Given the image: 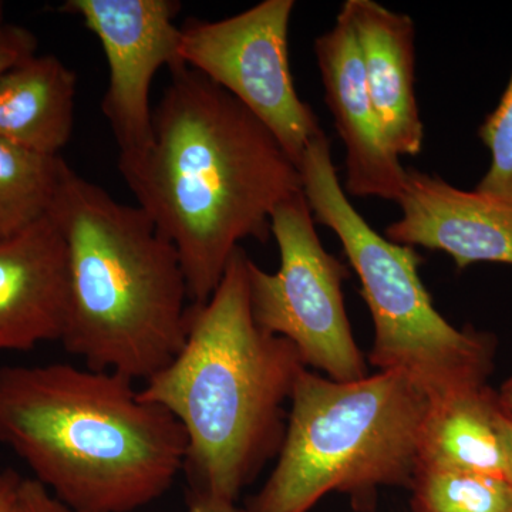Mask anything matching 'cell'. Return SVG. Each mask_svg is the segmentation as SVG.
I'll return each mask as SVG.
<instances>
[{
  "label": "cell",
  "mask_w": 512,
  "mask_h": 512,
  "mask_svg": "<svg viewBox=\"0 0 512 512\" xmlns=\"http://www.w3.org/2000/svg\"><path fill=\"white\" fill-rule=\"evenodd\" d=\"M69 164L0 140V242L52 212Z\"/></svg>",
  "instance_id": "16"
},
{
  "label": "cell",
  "mask_w": 512,
  "mask_h": 512,
  "mask_svg": "<svg viewBox=\"0 0 512 512\" xmlns=\"http://www.w3.org/2000/svg\"><path fill=\"white\" fill-rule=\"evenodd\" d=\"M298 168L313 220L335 232L362 284L375 326L370 365L409 377L431 402L485 386L491 339L448 323L421 281L420 255L380 235L353 207L325 131L309 141Z\"/></svg>",
  "instance_id": "6"
},
{
  "label": "cell",
  "mask_w": 512,
  "mask_h": 512,
  "mask_svg": "<svg viewBox=\"0 0 512 512\" xmlns=\"http://www.w3.org/2000/svg\"><path fill=\"white\" fill-rule=\"evenodd\" d=\"M315 224L303 191L276 207L271 234L281 265L269 274L249 259L252 315L265 332L289 340L306 366L336 382H356L367 366L343 299L349 271L323 247Z\"/></svg>",
  "instance_id": "7"
},
{
  "label": "cell",
  "mask_w": 512,
  "mask_h": 512,
  "mask_svg": "<svg viewBox=\"0 0 512 512\" xmlns=\"http://www.w3.org/2000/svg\"><path fill=\"white\" fill-rule=\"evenodd\" d=\"M50 214L69 261L64 349L89 369L147 382L187 338L191 301L177 249L140 207L70 165Z\"/></svg>",
  "instance_id": "4"
},
{
  "label": "cell",
  "mask_w": 512,
  "mask_h": 512,
  "mask_svg": "<svg viewBox=\"0 0 512 512\" xmlns=\"http://www.w3.org/2000/svg\"><path fill=\"white\" fill-rule=\"evenodd\" d=\"M77 74L55 55L32 56L0 76V140L60 156L74 124Z\"/></svg>",
  "instance_id": "15"
},
{
  "label": "cell",
  "mask_w": 512,
  "mask_h": 512,
  "mask_svg": "<svg viewBox=\"0 0 512 512\" xmlns=\"http://www.w3.org/2000/svg\"><path fill=\"white\" fill-rule=\"evenodd\" d=\"M249 259L235 249L211 298L191 305L183 349L138 392L183 426L188 494L229 501L278 454L284 406L306 369L289 340L255 322Z\"/></svg>",
  "instance_id": "3"
},
{
  "label": "cell",
  "mask_w": 512,
  "mask_h": 512,
  "mask_svg": "<svg viewBox=\"0 0 512 512\" xmlns=\"http://www.w3.org/2000/svg\"><path fill=\"white\" fill-rule=\"evenodd\" d=\"M503 430L505 443H507L508 456H510L511 464V484H512V416L505 412L503 419Z\"/></svg>",
  "instance_id": "24"
},
{
  "label": "cell",
  "mask_w": 512,
  "mask_h": 512,
  "mask_svg": "<svg viewBox=\"0 0 512 512\" xmlns=\"http://www.w3.org/2000/svg\"><path fill=\"white\" fill-rule=\"evenodd\" d=\"M134 380L67 363L0 367V443L80 512H134L184 471L180 421Z\"/></svg>",
  "instance_id": "2"
},
{
  "label": "cell",
  "mask_w": 512,
  "mask_h": 512,
  "mask_svg": "<svg viewBox=\"0 0 512 512\" xmlns=\"http://www.w3.org/2000/svg\"><path fill=\"white\" fill-rule=\"evenodd\" d=\"M119 170L177 249L191 305L211 298L239 242L268 241L276 207L302 191L298 165L271 130L184 63L153 110L150 146Z\"/></svg>",
  "instance_id": "1"
},
{
  "label": "cell",
  "mask_w": 512,
  "mask_h": 512,
  "mask_svg": "<svg viewBox=\"0 0 512 512\" xmlns=\"http://www.w3.org/2000/svg\"><path fill=\"white\" fill-rule=\"evenodd\" d=\"M397 204L402 218L386 229L394 244L446 252L458 269L476 262L512 265L510 205L416 170L407 171Z\"/></svg>",
  "instance_id": "11"
},
{
  "label": "cell",
  "mask_w": 512,
  "mask_h": 512,
  "mask_svg": "<svg viewBox=\"0 0 512 512\" xmlns=\"http://www.w3.org/2000/svg\"><path fill=\"white\" fill-rule=\"evenodd\" d=\"M19 512H80L64 505L35 478H23L19 490Z\"/></svg>",
  "instance_id": "20"
},
{
  "label": "cell",
  "mask_w": 512,
  "mask_h": 512,
  "mask_svg": "<svg viewBox=\"0 0 512 512\" xmlns=\"http://www.w3.org/2000/svg\"><path fill=\"white\" fill-rule=\"evenodd\" d=\"M187 512H245V508H239L237 501L207 494H188Z\"/></svg>",
  "instance_id": "22"
},
{
  "label": "cell",
  "mask_w": 512,
  "mask_h": 512,
  "mask_svg": "<svg viewBox=\"0 0 512 512\" xmlns=\"http://www.w3.org/2000/svg\"><path fill=\"white\" fill-rule=\"evenodd\" d=\"M505 410L485 386L430 403L419 441V467L463 471L511 483Z\"/></svg>",
  "instance_id": "14"
},
{
  "label": "cell",
  "mask_w": 512,
  "mask_h": 512,
  "mask_svg": "<svg viewBox=\"0 0 512 512\" xmlns=\"http://www.w3.org/2000/svg\"><path fill=\"white\" fill-rule=\"evenodd\" d=\"M362 56L367 89L397 156H417L423 150L424 126L416 92V28L412 18L373 0L343 3Z\"/></svg>",
  "instance_id": "13"
},
{
  "label": "cell",
  "mask_w": 512,
  "mask_h": 512,
  "mask_svg": "<svg viewBox=\"0 0 512 512\" xmlns=\"http://www.w3.org/2000/svg\"><path fill=\"white\" fill-rule=\"evenodd\" d=\"M23 477L13 468L0 471V512H19V490Z\"/></svg>",
  "instance_id": "21"
},
{
  "label": "cell",
  "mask_w": 512,
  "mask_h": 512,
  "mask_svg": "<svg viewBox=\"0 0 512 512\" xmlns=\"http://www.w3.org/2000/svg\"><path fill=\"white\" fill-rule=\"evenodd\" d=\"M274 471L245 512H309L326 494L412 487L430 397L409 377L336 382L303 370Z\"/></svg>",
  "instance_id": "5"
},
{
  "label": "cell",
  "mask_w": 512,
  "mask_h": 512,
  "mask_svg": "<svg viewBox=\"0 0 512 512\" xmlns=\"http://www.w3.org/2000/svg\"><path fill=\"white\" fill-rule=\"evenodd\" d=\"M36 36L22 26H3L0 30V76L13 66L35 56Z\"/></svg>",
  "instance_id": "19"
},
{
  "label": "cell",
  "mask_w": 512,
  "mask_h": 512,
  "mask_svg": "<svg viewBox=\"0 0 512 512\" xmlns=\"http://www.w3.org/2000/svg\"><path fill=\"white\" fill-rule=\"evenodd\" d=\"M325 101L346 148L345 192L399 202L407 171L390 148L367 89L355 32L343 10L315 40Z\"/></svg>",
  "instance_id": "10"
},
{
  "label": "cell",
  "mask_w": 512,
  "mask_h": 512,
  "mask_svg": "<svg viewBox=\"0 0 512 512\" xmlns=\"http://www.w3.org/2000/svg\"><path fill=\"white\" fill-rule=\"evenodd\" d=\"M497 396L501 407L512 416V376L503 384Z\"/></svg>",
  "instance_id": "23"
},
{
  "label": "cell",
  "mask_w": 512,
  "mask_h": 512,
  "mask_svg": "<svg viewBox=\"0 0 512 512\" xmlns=\"http://www.w3.org/2000/svg\"><path fill=\"white\" fill-rule=\"evenodd\" d=\"M412 488L416 512H512V484L501 478L419 467Z\"/></svg>",
  "instance_id": "17"
},
{
  "label": "cell",
  "mask_w": 512,
  "mask_h": 512,
  "mask_svg": "<svg viewBox=\"0 0 512 512\" xmlns=\"http://www.w3.org/2000/svg\"><path fill=\"white\" fill-rule=\"evenodd\" d=\"M293 9V0H264L217 22L187 20L180 59L244 104L299 165L322 127L293 84L288 49Z\"/></svg>",
  "instance_id": "8"
},
{
  "label": "cell",
  "mask_w": 512,
  "mask_h": 512,
  "mask_svg": "<svg viewBox=\"0 0 512 512\" xmlns=\"http://www.w3.org/2000/svg\"><path fill=\"white\" fill-rule=\"evenodd\" d=\"M69 309L66 241L52 214L0 242V352L62 342Z\"/></svg>",
  "instance_id": "12"
},
{
  "label": "cell",
  "mask_w": 512,
  "mask_h": 512,
  "mask_svg": "<svg viewBox=\"0 0 512 512\" xmlns=\"http://www.w3.org/2000/svg\"><path fill=\"white\" fill-rule=\"evenodd\" d=\"M478 136L490 150L491 164L476 191L512 207V70L510 82Z\"/></svg>",
  "instance_id": "18"
},
{
  "label": "cell",
  "mask_w": 512,
  "mask_h": 512,
  "mask_svg": "<svg viewBox=\"0 0 512 512\" xmlns=\"http://www.w3.org/2000/svg\"><path fill=\"white\" fill-rule=\"evenodd\" d=\"M3 12H5V6H3V3L0 2V30L3 29Z\"/></svg>",
  "instance_id": "25"
},
{
  "label": "cell",
  "mask_w": 512,
  "mask_h": 512,
  "mask_svg": "<svg viewBox=\"0 0 512 512\" xmlns=\"http://www.w3.org/2000/svg\"><path fill=\"white\" fill-rule=\"evenodd\" d=\"M63 12L83 19L99 37L107 64L109 87L101 113L109 121L119 160L140 156L153 140L150 90L163 67L174 69L180 59L181 28L175 0H67Z\"/></svg>",
  "instance_id": "9"
}]
</instances>
